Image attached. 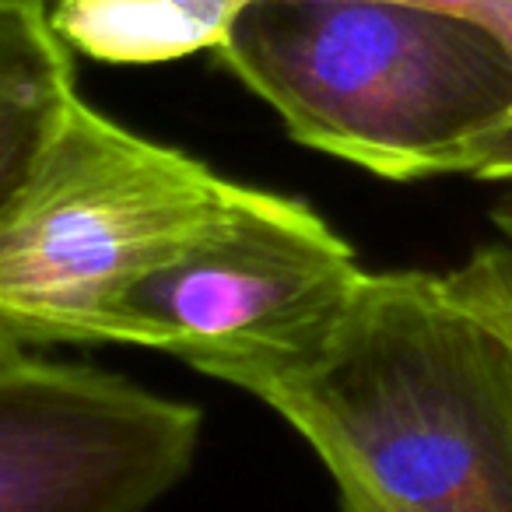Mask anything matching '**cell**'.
<instances>
[{"instance_id": "cell-1", "label": "cell", "mask_w": 512, "mask_h": 512, "mask_svg": "<svg viewBox=\"0 0 512 512\" xmlns=\"http://www.w3.org/2000/svg\"><path fill=\"white\" fill-rule=\"evenodd\" d=\"M228 383L274 407L337 488L512 512V365L449 274H365L302 348Z\"/></svg>"}, {"instance_id": "cell-2", "label": "cell", "mask_w": 512, "mask_h": 512, "mask_svg": "<svg viewBox=\"0 0 512 512\" xmlns=\"http://www.w3.org/2000/svg\"><path fill=\"white\" fill-rule=\"evenodd\" d=\"M214 50L288 134L383 179L460 176L512 116V46L400 0H253Z\"/></svg>"}, {"instance_id": "cell-3", "label": "cell", "mask_w": 512, "mask_h": 512, "mask_svg": "<svg viewBox=\"0 0 512 512\" xmlns=\"http://www.w3.org/2000/svg\"><path fill=\"white\" fill-rule=\"evenodd\" d=\"M228 186L197 158L74 102L0 218V358L106 344L120 295L218 211Z\"/></svg>"}, {"instance_id": "cell-4", "label": "cell", "mask_w": 512, "mask_h": 512, "mask_svg": "<svg viewBox=\"0 0 512 512\" xmlns=\"http://www.w3.org/2000/svg\"><path fill=\"white\" fill-rule=\"evenodd\" d=\"M365 278L309 204L232 183L218 211L120 295L106 344L155 348L225 379L302 348Z\"/></svg>"}, {"instance_id": "cell-5", "label": "cell", "mask_w": 512, "mask_h": 512, "mask_svg": "<svg viewBox=\"0 0 512 512\" xmlns=\"http://www.w3.org/2000/svg\"><path fill=\"white\" fill-rule=\"evenodd\" d=\"M200 411L120 376L0 358V512H148L197 456Z\"/></svg>"}, {"instance_id": "cell-6", "label": "cell", "mask_w": 512, "mask_h": 512, "mask_svg": "<svg viewBox=\"0 0 512 512\" xmlns=\"http://www.w3.org/2000/svg\"><path fill=\"white\" fill-rule=\"evenodd\" d=\"M78 99L50 8L0 0V218L29 190Z\"/></svg>"}, {"instance_id": "cell-7", "label": "cell", "mask_w": 512, "mask_h": 512, "mask_svg": "<svg viewBox=\"0 0 512 512\" xmlns=\"http://www.w3.org/2000/svg\"><path fill=\"white\" fill-rule=\"evenodd\" d=\"M253 0H74L78 46L102 64H162L214 50L228 22ZM470 18L512 46V0H400Z\"/></svg>"}, {"instance_id": "cell-8", "label": "cell", "mask_w": 512, "mask_h": 512, "mask_svg": "<svg viewBox=\"0 0 512 512\" xmlns=\"http://www.w3.org/2000/svg\"><path fill=\"white\" fill-rule=\"evenodd\" d=\"M456 292L498 337L512 365V242H491L474 249L467 264L449 271Z\"/></svg>"}, {"instance_id": "cell-9", "label": "cell", "mask_w": 512, "mask_h": 512, "mask_svg": "<svg viewBox=\"0 0 512 512\" xmlns=\"http://www.w3.org/2000/svg\"><path fill=\"white\" fill-rule=\"evenodd\" d=\"M460 176L512 186V116L488 130L481 141H474V148L463 155Z\"/></svg>"}, {"instance_id": "cell-10", "label": "cell", "mask_w": 512, "mask_h": 512, "mask_svg": "<svg viewBox=\"0 0 512 512\" xmlns=\"http://www.w3.org/2000/svg\"><path fill=\"white\" fill-rule=\"evenodd\" d=\"M337 498H341V512H439V509H407V505H390V502H379V498L362 495V491H351V488H337Z\"/></svg>"}, {"instance_id": "cell-11", "label": "cell", "mask_w": 512, "mask_h": 512, "mask_svg": "<svg viewBox=\"0 0 512 512\" xmlns=\"http://www.w3.org/2000/svg\"><path fill=\"white\" fill-rule=\"evenodd\" d=\"M491 221H495V228L502 232V239L512 242V186L498 197V204L491 207Z\"/></svg>"}, {"instance_id": "cell-12", "label": "cell", "mask_w": 512, "mask_h": 512, "mask_svg": "<svg viewBox=\"0 0 512 512\" xmlns=\"http://www.w3.org/2000/svg\"><path fill=\"white\" fill-rule=\"evenodd\" d=\"M39 4H46V0H39Z\"/></svg>"}]
</instances>
